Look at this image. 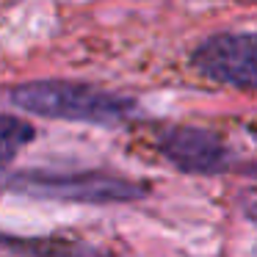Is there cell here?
<instances>
[{
	"mask_svg": "<svg viewBox=\"0 0 257 257\" xmlns=\"http://www.w3.org/2000/svg\"><path fill=\"white\" fill-rule=\"evenodd\" d=\"M9 105L31 116L83 124H119L139 113L133 97L75 80H31L9 91Z\"/></svg>",
	"mask_w": 257,
	"mask_h": 257,
	"instance_id": "cell-1",
	"label": "cell"
},
{
	"mask_svg": "<svg viewBox=\"0 0 257 257\" xmlns=\"http://www.w3.org/2000/svg\"><path fill=\"white\" fill-rule=\"evenodd\" d=\"M6 191L39 199L83 202V205H122L147 196V185L105 172H53V169H20L6 172Z\"/></svg>",
	"mask_w": 257,
	"mask_h": 257,
	"instance_id": "cell-2",
	"label": "cell"
},
{
	"mask_svg": "<svg viewBox=\"0 0 257 257\" xmlns=\"http://www.w3.org/2000/svg\"><path fill=\"white\" fill-rule=\"evenodd\" d=\"M191 67L207 80L257 91V34H213L194 47Z\"/></svg>",
	"mask_w": 257,
	"mask_h": 257,
	"instance_id": "cell-3",
	"label": "cell"
},
{
	"mask_svg": "<svg viewBox=\"0 0 257 257\" xmlns=\"http://www.w3.org/2000/svg\"><path fill=\"white\" fill-rule=\"evenodd\" d=\"M158 150L174 169L188 174H216L224 172L232 161L218 136L202 127H188V124L166 127L158 136Z\"/></svg>",
	"mask_w": 257,
	"mask_h": 257,
	"instance_id": "cell-4",
	"label": "cell"
},
{
	"mask_svg": "<svg viewBox=\"0 0 257 257\" xmlns=\"http://www.w3.org/2000/svg\"><path fill=\"white\" fill-rule=\"evenodd\" d=\"M34 139V127H31L28 122H23V119L12 116V113H6L3 116V166H12L14 155L20 152V147H25L28 141Z\"/></svg>",
	"mask_w": 257,
	"mask_h": 257,
	"instance_id": "cell-5",
	"label": "cell"
}]
</instances>
